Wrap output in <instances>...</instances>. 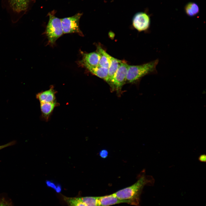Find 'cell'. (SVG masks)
<instances>
[{
  "instance_id": "cell-14",
  "label": "cell",
  "mask_w": 206,
  "mask_h": 206,
  "mask_svg": "<svg viewBox=\"0 0 206 206\" xmlns=\"http://www.w3.org/2000/svg\"><path fill=\"white\" fill-rule=\"evenodd\" d=\"M56 105V103L55 101L49 102L40 103L41 110L43 117L46 119H48Z\"/></svg>"
},
{
  "instance_id": "cell-6",
  "label": "cell",
  "mask_w": 206,
  "mask_h": 206,
  "mask_svg": "<svg viewBox=\"0 0 206 206\" xmlns=\"http://www.w3.org/2000/svg\"><path fill=\"white\" fill-rule=\"evenodd\" d=\"M128 65L124 62L120 63L114 76L111 84L117 90L120 89L126 82Z\"/></svg>"
},
{
  "instance_id": "cell-12",
  "label": "cell",
  "mask_w": 206,
  "mask_h": 206,
  "mask_svg": "<svg viewBox=\"0 0 206 206\" xmlns=\"http://www.w3.org/2000/svg\"><path fill=\"white\" fill-rule=\"evenodd\" d=\"M96 52L99 56V66L108 68L110 64V55L100 47H97Z\"/></svg>"
},
{
  "instance_id": "cell-10",
  "label": "cell",
  "mask_w": 206,
  "mask_h": 206,
  "mask_svg": "<svg viewBox=\"0 0 206 206\" xmlns=\"http://www.w3.org/2000/svg\"><path fill=\"white\" fill-rule=\"evenodd\" d=\"M110 62L108 68V83L111 84L114 76L117 71L120 63L122 61L116 59L110 55Z\"/></svg>"
},
{
  "instance_id": "cell-1",
  "label": "cell",
  "mask_w": 206,
  "mask_h": 206,
  "mask_svg": "<svg viewBox=\"0 0 206 206\" xmlns=\"http://www.w3.org/2000/svg\"><path fill=\"white\" fill-rule=\"evenodd\" d=\"M154 182L153 177L146 175L145 169L139 174L138 180L130 186L120 190L114 193L119 199L129 201L130 204L138 206L140 196L145 185H153Z\"/></svg>"
},
{
  "instance_id": "cell-20",
  "label": "cell",
  "mask_w": 206,
  "mask_h": 206,
  "mask_svg": "<svg viewBox=\"0 0 206 206\" xmlns=\"http://www.w3.org/2000/svg\"><path fill=\"white\" fill-rule=\"evenodd\" d=\"M16 143V141H13L10 142H9L6 144L1 145L0 146V150L5 148V147L12 146L14 144Z\"/></svg>"
},
{
  "instance_id": "cell-15",
  "label": "cell",
  "mask_w": 206,
  "mask_h": 206,
  "mask_svg": "<svg viewBox=\"0 0 206 206\" xmlns=\"http://www.w3.org/2000/svg\"><path fill=\"white\" fill-rule=\"evenodd\" d=\"M186 14L188 16L193 17L199 12V9L198 5L195 2H190L186 5L184 7Z\"/></svg>"
},
{
  "instance_id": "cell-16",
  "label": "cell",
  "mask_w": 206,
  "mask_h": 206,
  "mask_svg": "<svg viewBox=\"0 0 206 206\" xmlns=\"http://www.w3.org/2000/svg\"><path fill=\"white\" fill-rule=\"evenodd\" d=\"M64 201L68 206H86L81 200L79 196L69 197L62 195Z\"/></svg>"
},
{
  "instance_id": "cell-5",
  "label": "cell",
  "mask_w": 206,
  "mask_h": 206,
  "mask_svg": "<svg viewBox=\"0 0 206 206\" xmlns=\"http://www.w3.org/2000/svg\"><path fill=\"white\" fill-rule=\"evenodd\" d=\"M150 16L146 12H137L133 17V25L139 31L148 30L150 27Z\"/></svg>"
},
{
  "instance_id": "cell-19",
  "label": "cell",
  "mask_w": 206,
  "mask_h": 206,
  "mask_svg": "<svg viewBox=\"0 0 206 206\" xmlns=\"http://www.w3.org/2000/svg\"><path fill=\"white\" fill-rule=\"evenodd\" d=\"M108 154V151L105 149H103L101 150L99 152V156L101 158L103 159H105L107 158Z\"/></svg>"
},
{
  "instance_id": "cell-11",
  "label": "cell",
  "mask_w": 206,
  "mask_h": 206,
  "mask_svg": "<svg viewBox=\"0 0 206 206\" xmlns=\"http://www.w3.org/2000/svg\"><path fill=\"white\" fill-rule=\"evenodd\" d=\"M36 98L40 103L49 102L55 101V92L52 88L39 93L36 95Z\"/></svg>"
},
{
  "instance_id": "cell-22",
  "label": "cell",
  "mask_w": 206,
  "mask_h": 206,
  "mask_svg": "<svg viewBox=\"0 0 206 206\" xmlns=\"http://www.w3.org/2000/svg\"><path fill=\"white\" fill-rule=\"evenodd\" d=\"M0 206H10L9 204L5 200H0Z\"/></svg>"
},
{
  "instance_id": "cell-4",
  "label": "cell",
  "mask_w": 206,
  "mask_h": 206,
  "mask_svg": "<svg viewBox=\"0 0 206 206\" xmlns=\"http://www.w3.org/2000/svg\"><path fill=\"white\" fill-rule=\"evenodd\" d=\"M82 15V13H78L72 16L61 19L63 33H76L83 35L79 25Z\"/></svg>"
},
{
  "instance_id": "cell-17",
  "label": "cell",
  "mask_w": 206,
  "mask_h": 206,
  "mask_svg": "<svg viewBox=\"0 0 206 206\" xmlns=\"http://www.w3.org/2000/svg\"><path fill=\"white\" fill-rule=\"evenodd\" d=\"M80 199L86 206H98V197H81Z\"/></svg>"
},
{
  "instance_id": "cell-13",
  "label": "cell",
  "mask_w": 206,
  "mask_h": 206,
  "mask_svg": "<svg viewBox=\"0 0 206 206\" xmlns=\"http://www.w3.org/2000/svg\"><path fill=\"white\" fill-rule=\"evenodd\" d=\"M29 0H9L12 9L19 13L25 11L27 8Z\"/></svg>"
},
{
  "instance_id": "cell-21",
  "label": "cell",
  "mask_w": 206,
  "mask_h": 206,
  "mask_svg": "<svg viewBox=\"0 0 206 206\" xmlns=\"http://www.w3.org/2000/svg\"><path fill=\"white\" fill-rule=\"evenodd\" d=\"M199 160L202 162L205 163L206 161V155L205 154L201 155L198 158Z\"/></svg>"
},
{
  "instance_id": "cell-7",
  "label": "cell",
  "mask_w": 206,
  "mask_h": 206,
  "mask_svg": "<svg viewBox=\"0 0 206 206\" xmlns=\"http://www.w3.org/2000/svg\"><path fill=\"white\" fill-rule=\"evenodd\" d=\"M123 203L130 204L129 201L119 199L114 193L98 197V206H109Z\"/></svg>"
},
{
  "instance_id": "cell-3",
  "label": "cell",
  "mask_w": 206,
  "mask_h": 206,
  "mask_svg": "<svg viewBox=\"0 0 206 206\" xmlns=\"http://www.w3.org/2000/svg\"><path fill=\"white\" fill-rule=\"evenodd\" d=\"M46 33L49 43L53 44L63 34L61 19L49 14Z\"/></svg>"
},
{
  "instance_id": "cell-9",
  "label": "cell",
  "mask_w": 206,
  "mask_h": 206,
  "mask_svg": "<svg viewBox=\"0 0 206 206\" xmlns=\"http://www.w3.org/2000/svg\"><path fill=\"white\" fill-rule=\"evenodd\" d=\"M92 73L104 80L108 83V68L99 66H92L87 65H83Z\"/></svg>"
},
{
  "instance_id": "cell-8",
  "label": "cell",
  "mask_w": 206,
  "mask_h": 206,
  "mask_svg": "<svg viewBox=\"0 0 206 206\" xmlns=\"http://www.w3.org/2000/svg\"><path fill=\"white\" fill-rule=\"evenodd\" d=\"M82 59L80 61L82 65L86 64L92 66L99 65V56L97 52L82 53Z\"/></svg>"
},
{
  "instance_id": "cell-18",
  "label": "cell",
  "mask_w": 206,
  "mask_h": 206,
  "mask_svg": "<svg viewBox=\"0 0 206 206\" xmlns=\"http://www.w3.org/2000/svg\"><path fill=\"white\" fill-rule=\"evenodd\" d=\"M46 184L47 186L52 188L55 189L56 190L60 191L61 190V187L59 185H58L57 187H56V185L53 182L48 180L46 182Z\"/></svg>"
},
{
  "instance_id": "cell-2",
  "label": "cell",
  "mask_w": 206,
  "mask_h": 206,
  "mask_svg": "<svg viewBox=\"0 0 206 206\" xmlns=\"http://www.w3.org/2000/svg\"><path fill=\"white\" fill-rule=\"evenodd\" d=\"M159 62L157 59L140 65H128L126 81L133 82L146 75L157 73L156 68Z\"/></svg>"
}]
</instances>
